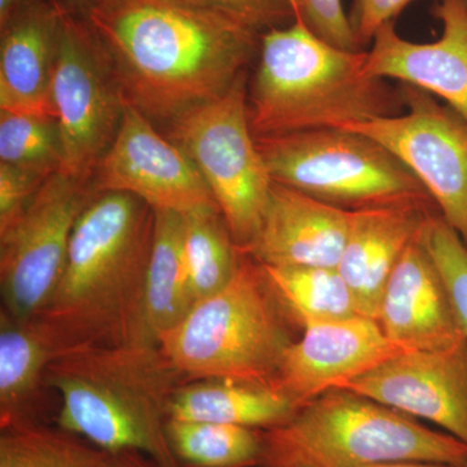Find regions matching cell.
Returning <instances> with one entry per match:
<instances>
[{"instance_id":"obj_33","label":"cell","mask_w":467,"mask_h":467,"mask_svg":"<svg viewBox=\"0 0 467 467\" xmlns=\"http://www.w3.org/2000/svg\"><path fill=\"white\" fill-rule=\"evenodd\" d=\"M77 467H159L150 457L135 451H106L82 445Z\"/></svg>"},{"instance_id":"obj_20","label":"cell","mask_w":467,"mask_h":467,"mask_svg":"<svg viewBox=\"0 0 467 467\" xmlns=\"http://www.w3.org/2000/svg\"><path fill=\"white\" fill-rule=\"evenodd\" d=\"M57 358L38 325L0 312V430L47 425L46 371Z\"/></svg>"},{"instance_id":"obj_24","label":"cell","mask_w":467,"mask_h":467,"mask_svg":"<svg viewBox=\"0 0 467 467\" xmlns=\"http://www.w3.org/2000/svg\"><path fill=\"white\" fill-rule=\"evenodd\" d=\"M263 267L285 308L301 328L358 315L352 292L337 267Z\"/></svg>"},{"instance_id":"obj_27","label":"cell","mask_w":467,"mask_h":467,"mask_svg":"<svg viewBox=\"0 0 467 467\" xmlns=\"http://www.w3.org/2000/svg\"><path fill=\"white\" fill-rule=\"evenodd\" d=\"M0 467H77L84 441L47 425L0 430Z\"/></svg>"},{"instance_id":"obj_14","label":"cell","mask_w":467,"mask_h":467,"mask_svg":"<svg viewBox=\"0 0 467 467\" xmlns=\"http://www.w3.org/2000/svg\"><path fill=\"white\" fill-rule=\"evenodd\" d=\"M402 352L367 316L308 325L285 349L273 386L303 407Z\"/></svg>"},{"instance_id":"obj_17","label":"cell","mask_w":467,"mask_h":467,"mask_svg":"<svg viewBox=\"0 0 467 467\" xmlns=\"http://www.w3.org/2000/svg\"><path fill=\"white\" fill-rule=\"evenodd\" d=\"M350 211L273 183L259 233L247 248L261 265L337 267Z\"/></svg>"},{"instance_id":"obj_22","label":"cell","mask_w":467,"mask_h":467,"mask_svg":"<svg viewBox=\"0 0 467 467\" xmlns=\"http://www.w3.org/2000/svg\"><path fill=\"white\" fill-rule=\"evenodd\" d=\"M155 238L147 273L146 317L153 342L192 308L183 257V214L156 211Z\"/></svg>"},{"instance_id":"obj_35","label":"cell","mask_w":467,"mask_h":467,"mask_svg":"<svg viewBox=\"0 0 467 467\" xmlns=\"http://www.w3.org/2000/svg\"><path fill=\"white\" fill-rule=\"evenodd\" d=\"M367 467H451L444 465V463L423 462V461H405V462L380 463V465H373Z\"/></svg>"},{"instance_id":"obj_25","label":"cell","mask_w":467,"mask_h":467,"mask_svg":"<svg viewBox=\"0 0 467 467\" xmlns=\"http://www.w3.org/2000/svg\"><path fill=\"white\" fill-rule=\"evenodd\" d=\"M167 438L181 467L263 466L264 430L169 418Z\"/></svg>"},{"instance_id":"obj_6","label":"cell","mask_w":467,"mask_h":467,"mask_svg":"<svg viewBox=\"0 0 467 467\" xmlns=\"http://www.w3.org/2000/svg\"><path fill=\"white\" fill-rule=\"evenodd\" d=\"M423 461L467 466V444L367 396L334 389L264 430L261 467H367Z\"/></svg>"},{"instance_id":"obj_19","label":"cell","mask_w":467,"mask_h":467,"mask_svg":"<svg viewBox=\"0 0 467 467\" xmlns=\"http://www.w3.org/2000/svg\"><path fill=\"white\" fill-rule=\"evenodd\" d=\"M61 5L29 0L2 29L0 109L50 116Z\"/></svg>"},{"instance_id":"obj_36","label":"cell","mask_w":467,"mask_h":467,"mask_svg":"<svg viewBox=\"0 0 467 467\" xmlns=\"http://www.w3.org/2000/svg\"><path fill=\"white\" fill-rule=\"evenodd\" d=\"M70 2L79 5V8H82V11H84L85 14V12L88 11L95 2H98V0H70Z\"/></svg>"},{"instance_id":"obj_26","label":"cell","mask_w":467,"mask_h":467,"mask_svg":"<svg viewBox=\"0 0 467 467\" xmlns=\"http://www.w3.org/2000/svg\"><path fill=\"white\" fill-rule=\"evenodd\" d=\"M0 164L55 174L63 168L57 119L0 109Z\"/></svg>"},{"instance_id":"obj_8","label":"cell","mask_w":467,"mask_h":467,"mask_svg":"<svg viewBox=\"0 0 467 467\" xmlns=\"http://www.w3.org/2000/svg\"><path fill=\"white\" fill-rule=\"evenodd\" d=\"M247 97L244 72L225 94L169 124V140L204 178L241 251L259 233L275 183L251 130Z\"/></svg>"},{"instance_id":"obj_34","label":"cell","mask_w":467,"mask_h":467,"mask_svg":"<svg viewBox=\"0 0 467 467\" xmlns=\"http://www.w3.org/2000/svg\"><path fill=\"white\" fill-rule=\"evenodd\" d=\"M26 2L29 0H0V26H5Z\"/></svg>"},{"instance_id":"obj_5","label":"cell","mask_w":467,"mask_h":467,"mask_svg":"<svg viewBox=\"0 0 467 467\" xmlns=\"http://www.w3.org/2000/svg\"><path fill=\"white\" fill-rule=\"evenodd\" d=\"M292 322L263 265L242 252L232 281L193 306L159 337V347L184 383L273 384L285 349L295 342Z\"/></svg>"},{"instance_id":"obj_18","label":"cell","mask_w":467,"mask_h":467,"mask_svg":"<svg viewBox=\"0 0 467 467\" xmlns=\"http://www.w3.org/2000/svg\"><path fill=\"white\" fill-rule=\"evenodd\" d=\"M432 202H398L350 211L339 270L358 315L378 317L384 287L410 243L434 214Z\"/></svg>"},{"instance_id":"obj_4","label":"cell","mask_w":467,"mask_h":467,"mask_svg":"<svg viewBox=\"0 0 467 467\" xmlns=\"http://www.w3.org/2000/svg\"><path fill=\"white\" fill-rule=\"evenodd\" d=\"M367 51L335 47L303 21L260 36V57L248 85L254 138L319 129H346L398 115L400 94L365 75Z\"/></svg>"},{"instance_id":"obj_9","label":"cell","mask_w":467,"mask_h":467,"mask_svg":"<svg viewBox=\"0 0 467 467\" xmlns=\"http://www.w3.org/2000/svg\"><path fill=\"white\" fill-rule=\"evenodd\" d=\"M51 104L63 146L61 171L92 181L121 125L125 97L91 27L63 5Z\"/></svg>"},{"instance_id":"obj_13","label":"cell","mask_w":467,"mask_h":467,"mask_svg":"<svg viewBox=\"0 0 467 467\" xmlns=\"http://www.w3.org/2000/svg\"><path fill=\"white\" fill-rule=\"evenodd\" d=\"M441 427L467 444V340L402 352L343 387Z\"/></svg>"},{"instance_id":"obj_32","label":"cell","mask_w":467,"mask_h":467,"mask_svg":"<svg viewBox=\"0 0 467 467\" xmlns=\"http://www.w3.org/2000/svg\"><path fill=\"white\" fill-rule=\"evenodd\" d=\"M411 2L414 0H353L348 16L358 47L362 50L371 43L378 30L393 23Z\"/></svg>"},{"instance_id":"obj_7","label":"cell","mask_w":467,"mask_h":467,"mask_svg":"<svg viewBox=\"0 0 467 467\" xmlns=\"http://www.w3.org/2000/svg\"><path fill=\"white\" fill-rule=\"evenodd\" d=\"M273 181L335 207L358 209L432 202L416 175L367 135L319 129L256 138Z\"/></svg>"},{"instance_id":"obj_30","label":"cell","mask_w":467,"mask_h":467,"mask_svg":"<svg viewBox=\"0 0 467 467\" xmlns=\"http://www.w3.org/2000/svg\"><path fill=\"white\" fill-rule=\"evenodd\" d=\"M254 32L281 27L295 20L292 0H196Z\"/></svg>"},{"instance_id":"obj_15","label":"cell","mask_w":467,"mask_h":467,"mask_svg":"<svg viewBox=\"0 0 467 467\" xmlns=\"http://www.w3.org/2000/svg\"><path fill=\"white\" fill-rule=\"evenodd\" d=\"M435 16L442 33L431 43L407 41L393 23L380 27L367 51L364 72L436 95L467 121V0H441Z\"/></svg>"},{"instance_id":"obj_12","label":"cell","mask_w":467,"mask_h":467,"mask_svg":"<svg viewBox=\"0 0 467 467\" xmlns=\"http://www.w3.org/2000/svg\"><path fill=\"white\" fill-rule=\"evenodd\" d=\"M97 192H126L156 211L184 214L217 205L198 169L177 144L125 99L115 140L94 171Z\"/></svg>"},{"instance_id":"obj_11","label":"cell","mask_w":467,"mask_h":467,"mask_svg":"<svg viewBox=\"0 0 467 467\" xmlns=\"http://www.w3.org/2000/svg\"><path fill=\"white\" fill-rule=\"evenodd\" d=\"M404 112L377 117L346 130L391 150L422 183L441 216L467 247V121L432 95L402 85Z\"/></svg>"},{"instance_id":"obj_10","label":"cell","mask_w":467,"mask_h":467,"mask_svg":"<svg viewBox=\"0 0 467 467\" xmlns=\"http://www.w3.org/2000/svg\"><path fill=\"white\" fill-rule=\"evenodd\" d=\"M97 193L92 181L57 171L0 232L2 310L20 321L41 312L63 275L77 221Z\"/></svg>"},{"instance_id":"obj_28","label":"cell","mask_w":467,"mask_h":467,"mask_svg":"<svg viewBox=\"0 0 467 467\" xmlns=\"http://www.w3.org/2000/svg\"><path fill=\"white\" fill-rule=\"evenodd\" d=\"M423 241L442 276L454 315L467 340V247L441 214L427 221Z\"/></svg>"},{"instance_id":"obj_3","label":"cell","mask_w":467,"mask_h":467,"mask_svg":"<svg viewBox=\"0 0 467 467\" xmlns=\"http://www.w3.org/2000/svg\"><path fill=\"white\" fill-rule=\"evenodd\" d=\"M46 383L60 396L55 422L106 451H135L181 467L169 447V409L184 383L159 344L97 347L57 356Z\"/></svg>"},{"instance_id":"obj_29","label":"cell","mask_w":467,"mask_h":467,"mask_svg":"<svg viewBox=\"0 0 467 467\" xmlns=\"http://www.w3.org/2000/svg\"><path fill=\"white\" fill-rule=\"evenodd\" d=\"M295 18L335 47L362 51L356 41L342 0H292Z\"/></svg>"},{"instance_id":"obj_21","label":"cell","mask_w":467,"mask_h":467,"mask_svg":"<svg viewBox=\"0 0 467 467\" xmlns=\"http://www.w3.org/2000/svg\"><path fill=\"white\" fill-rule=\"evenodd\" d=\"M300 408L273 384L202 379L178 387L169 416L173 420L272 430L287 423Z\"/></svg>"},{"instance_id":"obj_31","label":"cell","mask_w":467,"mask_h":467,"mask_svg":"<svg viewBox=\"0 0 467 467\" xmlns=\"http://www.w3.org/2000/svg\"><path fill=\"white\" fill-rule=\"evenodd\" d=\"M52 174L0 164V232L21 216Z\"/></svg>"},{"instance_id":"obj_16","label":"cell","mask_w":467,"mask_h":467,"mask_svg":"<svg viewBox=\"0 0 467 467\" xmlns=\"http://www.w3.org/2000/svg\"><path fill=\"white\" fill-rule=\"evenodd\" d=\"M423 232L393 269L378 310L384 335L405 352L447 349L466 340Z\"/></svg>"},{"instance_id":"obj_2","label":"cell","mask_w":467,"mask_h":467,"mask_svg":"<svg viewBox=\"0 0 467 467\" xmlns=\"http://www.w3.org/2000/svg\"><path fill=\"white\" fill-rule=\"evenodd\" d=\"M155 209L126 192H98L77 221L63 275L33 321L57 356L156 344L146 317Z\"/></svg>"},{"instance_id":"obj_23","label":"cell","mask_w":467,"mask_h":467,"mask_svg":"<svg viewBox=\"0 0 467 467\" xmlns=\"http://www.w3.org/2000/svg\"><path fill=\"white\" fill-rule=\"evenodd\" d=\"M241 254L218 205L183 214V257L192 306L232 281Z\"/></svg>"},{"instance_id":"obj_37","label":"cell","mask_w":467,"mask_h":467,"mask_svg":"<svg viewBox=\"0 0 467 467\" xmlns=\"http://www.w3.org/2000/svg\"><path fill=\"white\" fill-rule=\"evenodd\" d=\"M467 467V466H466Z\"/></svg>"},{"instance_id":"obj_1","label":"cell","mask_w":467,"mask_h":467,"mask_svg":"<svg viewBox=\"0 0 467 467\" xmlns=\"http://www.w3.org/2000/svg\"><path fill=\"white\" fill-rule=\"evenodd\" d=\"M84 18L125 99L165 124L225 94L260 51L259 33L196 0H98Z\"/></svg>"}]
</instances>
